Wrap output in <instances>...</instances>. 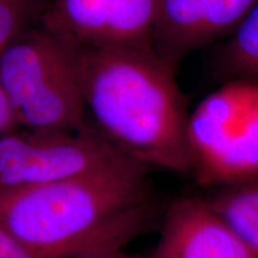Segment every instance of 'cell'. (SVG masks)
<instances>
[{
  "instance_id": "6da1fadb",
  "label": "cell",
  "mask_w": 258,
  "mask_h": 258,
  "mask_svg": "<svg viewBox=\"0 0 258 258\" xmlns=\"http://www.w3.org/2000/svg\"><path fill=\"white\" fill-rule=\"evenodd\" d=\"M151 170L124 157L67 179L0 190V228L42 258L124 249L158 219Z\"/></svg>"
},
{
  "instance_id": "7a4b0ae2",
  "label": "cell",
  "mask_w": 258,
  "mask_h": 258,
  "mask_svg": "<svg viewBox=\"0 0 258 258\" xmlns=\"http://www.w3.org/2000/svg\"><path fill=\"white\" fill-rule=\"evenodd\" d=\"M77 51L86 116L96 131L151 169L191 175L189 114L176 71L151 47Z\"/></svg>"
},
{
  "instance_id": "3957f363",
  "label": "cell",
  "mask_w": 258,
  "mask_h": 258,
  "mask_svg": "<svg viewBox=\"0 0 258 258\" xmlns=\"http://www.w3.org/2000/svg\"><path fill=\"white\" fill-rule=\"evenodd\" d=\"M0 84L19 127H86L78 51L46 28H29L0 54Z\"/></svg>"
},
{
  "instance_id": "277c9868",
  "label": "cell",
  "mask_w": 258,
  "mask_h": 258,
  "mask_svg": "<svg viewBox=\"0 0 258 258\" xmlns=\"http://www.w3.org/2000/svg\"><path fill=\"white\" fill-rule=\"evenodd\" d=\"M191 175L218 188L258 178V82L234 79L189 114Z\"/></svg>"
},
{
  "instance_id": "5b68a950",
  "label": "cell",
  "mask_w": 258,
  "mask_h": 258,
  "mask_svg": "<svg viewBox=\"0 0 258 258\" xmlns=\"http://www.w3.org/2000/svg\"><path fill=\"white\" fill-rule=\"evenodd\" d=\"M124 157L91 123L63 131L21 128L0 137V190L67 179Z\"/></svg>"
},
{
  "instance_id": "8992f818",
  "label": "cell",
  "mask_w": 258,
  "mask_h": 258,
  "mask_svg": "<svg viewBox=\"0 0 258 258\" xmlns=\"http://www.w3.org/2000/svg\"><path fill=\"white\" fill-rule=\"evenodd\" d=\"M157 0H51L42 27L76 50L151 47Z\"/></svg>"
},
{
  "instance_id": "52a82bcc",
  "label": "cell",
  "mask_w": 258,
  "mask_h": 258,
  "mask_svg": "<svg viewBox=\"0 0 258 258\" xmlns=\"http://www.w3.org/2000/svg\"><path fill=\"white\" fill-rule=\"evenodd\" d=\"M258 0H157L152 49L173 71L194 50L232 34Z\"/></svg>"
},
{
  "instance_id": "ba28073f",
  "label": "cell",
  "mask_w": 258,
  "mask_h": 258,
  "mask_svg": "<svg viewBox=\"0 0 258 258\" xmlns=\"http://www.w3.org/2000/svg\"><path fill=\"white\" fill-rule=\"evenodd\" d=\"M148 258H256L203 199L172 202L161 219L160 234Z\"/></svg>"
},
{
  "instance_id": "9c48e42d",
  "label": "cell",
  "mask_w": 258,
  "mask_h": 258,
  "mask_svg": "<svg viewBox=\"0 0 258 258\" xmlns=\"http://www.w3.org/2000/svg\"><path fill=\"white\" fill-rule=\"evenodd\" d=\"M203 200L228 230L258 258V178L218 186Z\"/></svg>"
},
{
  "instance_id": "30bf717a",
  "label": "cell",
  "mask_w": 258,
  "mask_h": 258,
  "mask_svg": "<svg viewBox=\"0 0 258 258\" xmlns=\"http://www.w3.org/2000/svg\"><path fill=\"white\" fill-rule=\"evenodd\" d=\"M222 60L235 79L258 82V3L231 34Z\"/></svg>"
},
{
  "instance_id": "8fae6325",
  "label": "cell",
  "mask_w": 258,
  "mask_h": 258,
  "mask_svg": "<svg viewBox=\"0 0 258 258\" xmlns=\"http://www.w3.org/2000/svg\"><path fill=\"white\" fill-rule=\"evenodd\" d=\"M35 0H0V54L31 28Z\"/></svg>"
},
{
  "instance_id": "7c38bea8",
  "label": "cell",
  "mask_w": 258,
  "mask_h": 258,
  "mask_svg": "<svg viewBox=\"0 0 258 258\" xmlns=\"http://www.w3.org/2000/svg\"><path fill=\"white\" fill-rule=\"evenodd\" d=\"M0 258H42L17 238L0 228Z\"/></svg>"
},
{
  "instance_id": "4fadbf2b",
  "label": "cell",
  "mask_w": 258,
  "mask_h": 258,
  "mask_svg": "<svg viewBox=\"0 0 258 258\" xmlns=\"http://www.w3.org/2000/svg\"><path fill=\"white\" fill-rule=\"evenodd\" d=\"M21 129L15 110L0 84V137Z\"/></svg>"
},
{
  "instance_id": "5bb4252c",
  "label": "cell",
  "mask_w": 258,
  "mask_h": 258,
  "mask_svg": "<svg viewBox=\"0 0 258 258\" xmlns=\"http://www.w3.org/2000/svg\"><path fill=\"white\" fill-rule=\"evenodd\" d=\"M74 258H145L132 254L124 251V249H112V250H102L96 251V252H90L82 254V256Z\"/></svg>"
}]
</instances>
